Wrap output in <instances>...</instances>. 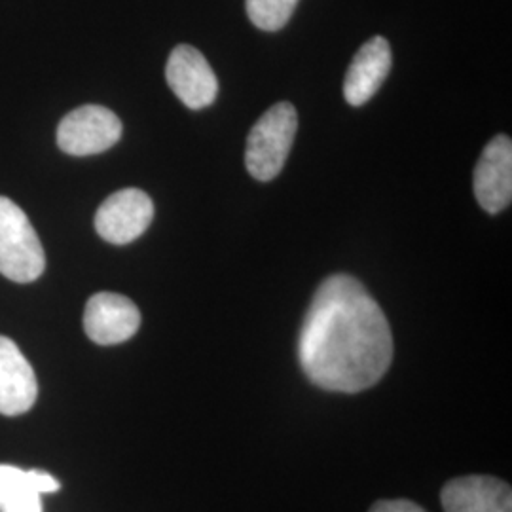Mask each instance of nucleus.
<instances>
[{
  "label": "nucleus",
  "mask_w": 512,
  "mask_h": 512,
  "mask_svg": "<svg viewBox=\"0 0 512 512\" xmlns=\"http://www.w3.org/2000/svg\"><path fill=\"white\" fill-rule=\"evenodd\" d=\"M298 359L311 384L336 393H361L384 378L393 334L361 281L336 274L319 285L300 330Z\"/></svg>",
  "instance_id": "nucleus-1"
},
{
  "label": "nucleus",
  "mask_w": 512,
  "mask_h": 512,
  "mask_svg": "<svg viewBox=\"0 0 512 512\" xmlns=\"http://www.w3.org/2000/svg\"><path fill=\"white\" fill-rule=\"evenodd\" d=\"M296 128V109L287 101L277 103L260 116L245 148V167L256 181L266 183L281 173L291 154Z\"/></svg>",
  "instance_id": "nucleus-2"
},
{
  "label": "nucleus",
  "mask_w": 512,
  "mask_h": 512,
  "mask_svg": "<svg viewBox=\"0 0 512 512\" xmlns=\"http://www.w3.org/2000/svg\"><path fill=\"white\" fill-rule=\"evenodd\" d=\"M46 268L44 247L25 211L0 196V274L16 283H31Z\"/></svg>",
  "instance_id": "nucleus-3"
},
{
  "label": "nucleus",
  "mask_w": 512,
  "mask_h": 512,
  "mask_svg": "<svg viewBox=\"0 0 512 512\" xmlns=\"http://www.w3.org/2000/svg\"><path fill=\"white\" fill-rule=\"evenodd\" d=\"M120 137V118L99 105H84L69 112L57 128V145L71 156L101 154L114 147Z\"/></svg>",
  "instance_id": "nucleus-4"
},
{
  "label": "nucleus",
  "mask_w": 512,
  "mask_h": 512,
  "mask_svg": "<svg viewBox=\"0 0 512 512\" xmlns=\"http://www.w3.org/2000/svg\"><path fill=\"white\" fill-rule=\"evenodd\" d=\"M154 219V203L139 188H124L101 203L95 213V230L112 245H126L147 232Z\"/></svg>",
  "instance_id": "nucleus-5"
},
{
  "label": "nucleus",
  "mask_w": 512,
  "mask_h": 512,
  "mask_svg": "<svg viewBox=\"0 0 512 512\" xmlns=\"http://www.w3.org/2000/svg\"><path fill=\"white\" fill-rule=\"evenodd\" d=\"M165 78L169 88L188 109H205L217 99V76L202 52L188 44H181L171 52L165 67Z\"/></svg>",
  "instance_id": "nucleus-6"
},
{
  "label": "nucleus",
  "mask_w": 512,
  "mask_h": 512,
  "mask_svg": "<svg viewBox=\"0 0 512 512\" xmlns=\"http://www.w3.org/2000/svg\"><path fill=\"white\" fill-rule=\"evenodd\" d=\"M141 327V311L128 296L97 293L86 304L84 330L99 346H116L128 342Z\"/></svg>",
  "instance_id": "nucleus-7"
},
{
  "label": "nucleus",
  "mask_w": 512,
  "mask_h": 512,
  "mask_svg": "<svg viewBox=\"0 0 512 512\" xmlns=\"http://www.w3.org/2000/svg\"><path fill=\"white\" fill-rule=\"evenodd\" d=\"M475 196L484 211L497 215L511 205L512 141L509 135L494 137L475 169Z\"/></svg>",
  "instance_id": "nucleus-8"
},
{
  "label": "nucleus",
  "mask_w": 512,
  "mask_h": 512,
  "mask_svg": "<svg viewBox=\"0 0 512 512\" xmlns=\"http://www.w3.org/2000/svg\"><path fill=\"white\" fill-rule=\"evenodd\" d=\"M35 370L21 349L6 336H0V414L19 416L37 403Z\"/></svg>",
  "instance_id": "nucleus-9"
},
{
  "label": "nucleus",
  "mask_w": 512,
  "mask_h": 512,
  "mask_svg": "<svg viewBox=\"0 0 512 512\" xmlns=\"http://www.w3.org/2000/svg\"><path fill=\"white\" fill-rule=\"evenodd\" d=\"M444 512H512L511 486L494 476H461L440 494Z\"/></svg>",
  "instance_id": "nucleus-10"
},
{
  "label": "nucleus",
  "mask_w": 512,
  "mask_h": 512,
  "mask_svg": "<svg viewBox=\"0 0 512 512\" xmlns=\"http://www.w3.org/2000/svg\"><path fill=\"white\" fill-rule=\"evenodd\" d=\"M391 48L384 37H374L361 46L353 57L344 80V97L349 105L361 107L368 103L391 71Z\"/></svg>",
  "instance_id": "nucleus-11"
},
{
  "label": "nucleus",
  "mask_w": 512,
  "mask_h": 512,
  "mask_svg": "<svg viewBox=\"0 0 512 512\" xmlns=\"http://www.w3.org/2000/svg\"><path fill=\"white\" fill-rule=\"evenodd\" d=\"M0 512H42V495L31 484L29 471L0 465Z\"/></svg>",
  "instance_id": "nucleus-12"
},
{
  "label": "nucleus",
  "mask_w": 512,
  "mask_h": 512,
  "mask_svg": "<svg viewBox=\"0 0 512 512\" xmlns=\"http://www.w3.org/2000/svg\"><path fill=\"white\" fill-rule=\"evenodd\" d=\"M298 0H247V14L258 29L274 33L293 18Z\"/></svg>",
  "instance_id": "nucleus-13"
},
{
  "label": "nucleus",
  "mask_w": 512,
  "mask_h": 512,
  "mask_svg": "<svg viewBox=\"0 0 512 512\" xmlns=\"http://www.w3.org/2000/svg\"><path fill=\"white\" fill-rule=\"evenodd\" d=\"M29 478H31V484L35 486L40 495L55 494L61 490V484L55 476L46 473V471H40V469H31L29 471Z\"/></svg>",
  "instance_id": "nucleus-14"
},
{
  "label": "nucleus",
  "mask_w": 512,
  "mask_h": 512,
  "mask_svg": "<svg viewBox=\"0 0 512 512\" xmlns=\"http://www.w3.org/2000/svg\"><path fill=\"white\" fill-rule=\"evenodd\" d=\"M370 512H427L418 503L408 499H382L372 505Z\"/></svg>",
  "instance_id": "nucleus-15"
}]
</instances>
